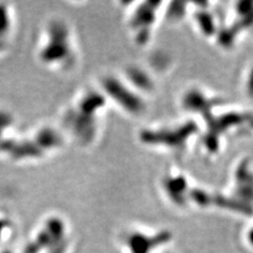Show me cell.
I'll use <instances>...</instances> for the list:
<instances>
[{
	"instance_id": "6da1fadb",
	"label": "cell",
	"mask_w": 253,
	"mask_h": 253,
	"mask_svg": "<svg viewBox=\"0 0 253 253\" xmlns=\"http://www.w3.org/2000/svg\"><path fill=\"white\" fill-rule=\"evenodd\" d=\"M247 92L251 97H253V69L250 71L247 79Z\"/></svg>"
},
{
	"instance_id": "7a4b0ae2",
	"label": "cell",
	"mask_w": 253,
	"mask_h": 253,
	"mask_svg": "<svg viewBox=\"0 0 253 253\" xmlns=\"http://www.w3.org/2000/svg\"><path fill=\"white\" fill-rule=\"evenodd\" d=\"M248 241H249V243L253 246V228L248 232Z\"/></svg>"
}]
</instances>
